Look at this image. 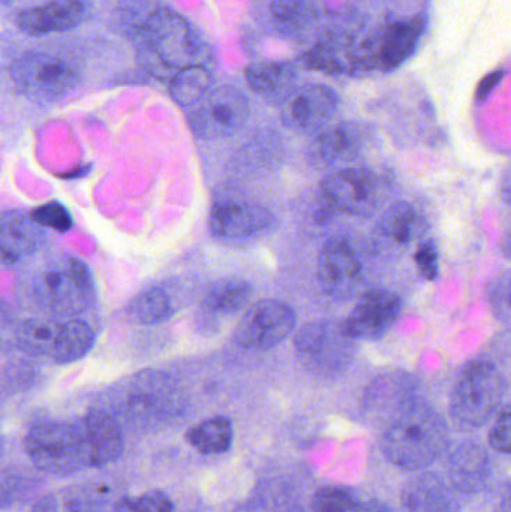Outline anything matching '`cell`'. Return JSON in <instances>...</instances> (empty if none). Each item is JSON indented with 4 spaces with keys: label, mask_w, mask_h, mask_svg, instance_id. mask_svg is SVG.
<instances>
[{
    "label": "cell",
    "mask_w": 511,
    "mask_h": 512,
    "mask_svg": "<svg viewBox=\"0 0 511 512\" xmlns=\"http://www.w3.org/2000/svg\"><path fill=\"white\" fill-rule=\"evenodd\" d=\"M143 68L161 80L189 66L210 62V47L191 21L174 9L158 6L132 35Z\"/></svg>",
    "instance_id": "6da1fadb"
},
{
    "label": "cell",
    "mask_w": 511,
    "mask_h": 512,
    "mask_svg": "<svg viewBox=\"0 0 511 512\" xmlns=\"http://www.w3.org/2000/svg\"><path fill=\"white\" fill-rule=\"evenodd\" d=\"M380 448L392 465L404 471H425L449 448V427L431 405L416 399L386 424Z\"/></svg>",
    "instance_id": "7a4b0ae2"
},
{
    "label": "cell",
    "mask_w": 511,
    "mask_h": 512,
    "mask_svg": "<svg viewBox=\"0 0 511 512\" xmlns=\"http://www.w3.org/2000/svg\"><path fill=\"white\" fill-rule=\"evenodd\" d=\"M38 303L63 318L80 315L95 300V280L87 265L75 256H57L35 279Z\"/></svg>",
    "instance_id": "3957f363"
},
{
    "label": "cell",
    "mask_w": 511,
    "mask_h": 512,
    "mask_svg": "<svg viewBox=\"0 0 511 512\" xmlns=\"http://www.w3.org/2000/svg\"><path fill=\"white\" fill-rule=\"evenodd\" d=\"M185 408L179 382L159 370H143L132 376L119 396V411L138 426H155L177 417Z\"/></svg>",
    "instance_id": "277c9868"
},
{
    "label": "cell",
    "mask_w": 511,
    "mask_h": 512,
    "mask_svg": "<svg viewBox=\"0 0 511 512\" xmlns=\"http://www.w3.org/2000/svg\"><path fill=\"white\" fill-rule=\"evenodd\" d=\"M9 77L15 90L33 104H51L80 84L77 65L47 51H29L11 63Z\"/></svg>",
    "instance_id": "5b68a950"
},
{
    "label": "cell",
    "mask_w": 511,
    "mask_h": 512,
    "mask_svg": "<svg viewBox=\"0 0 511 512\" xmlns=\"http://www.w3.org/2000/svg\"><path fill=\"white\" fill-rule=\"evenodd\" d=\"M506 381L497 367L486 361H471L464 367L450 397L453 421L464 429L485 426L500 409Z\"/></svg>",
    "instance_id": "8992f818"
},
{
    "label": "cell",
    "mask_w": 511,
    "mask_h": 512,
    "mask_svg": "<svg viewBox=\"0 0 511 512\" xmlns=\"http://www.w3.org/2000/svg\"><path fill=\"white\" fill-rule=\"evenodd\" d=\"M24 450L36 469L53 477H69L92 468L77 421L38 424L27 433Z\"/></svg>",
    "instance_id": "52a82bcc"
},
{
    "label": "cell",
    "mask_w": 511,
    "mask_h": 512,
    "mask_svg": "<svg viewBox=\"0 0 511 512\" xmlns=\"http://www.w3.org/2000/svg\"><path fill=\"white\" fill-rule=\"evenodd\" d=\"M188 125L200 140H221L239 132L248 122L249 101L233 86L213 87L188 111Z\"/></svg>",
    "instance_id": "ba28073f"
},
{
    "label": "cell",
    "mask_w": 511,
    "mask_h": 512,
    "mask_svg": "<svg viewBox=\"0 0 511 512\" xmlns=\"http://www.w3.org/2000/svg\"><path fill=\"white\" fill-rule=\"evenodd\" d=\"M354 342L342 322L315 321L300 328L294 346L306 369L318 375H335L353 360Z\"/></svg>",
    "instance_id": "9c48e42d"
},
{
    "label": "cell",
    "mask_w": 511,
    "mask_h": 512,
    "mask_svg": "<svg viewBox=\"0 0 511 512\" xmlns=\"http://www.w3.org/2000/svg\"><path fill=\"white\" fill-rule=\"evenodd\" d=\"M296 328V313L290 304L275 298L257 301L234 331V342L252 351H267L281 345Z\"/></svg>",
    "instance_id": "30bf717a"
},
{
    "label": "cell",
    "mask_w": 511,
    "mask_h": 512,
    "mask_svg": "<svg viewBox=\"0 0 511 512\" xmlns=\"http://www.w3.org/2000/svg\"><path fill=\"white\" fill-rule=\"evenodd\" d=\"M324 201L339 212L369 216L380 204L381 182L365 167H345L329 174L321 183Z\"/></svg>",
    "instance_id": "8fae6325"
},
{
    "label": "cell",
    "mask_w": 511,
    "mask_h": 512,
    "mask_svg": "<svg viewBox=\"0 0 511 512\" xmlns=\"http://www.w3.org/2000/svg\"><path fill=\"white\" fill-rule=\"evenodd\" d=\"M339 108V96L326 84L297 87L281 105L282 123L300 134H320Z\"/></svg>",
    "instance_id": "7c38bea8"
},
{
    "label": "cell",
    "mask_w": 511,
    "mask_h": 512,
    "mask_svg": "<svg viewBox=\"0 0 511 512\" xmlns=\"http://www.w3.org/2000/svg\"><path fill=\"white\" fill-rule=\"evenodd\" d=\"M402 310V300L390 289H371L357 301L345 321V333L354 340H378L393 327Z\"/></svg>",
    "instance_id": "4fadbf2b"
},
{
    "label": "cell",
    "mask_w": 511,
    "mask_h": 512,
    "mask_svg": "<svg viewBox=\"0 0 511 512\" xmlns=\"http://www.w3.org/2000/svg\"><path fill=\"white\" fill-rule=\"evenodd\" d=\"M275 216L266 207L239 201H222L210 213V231L224 242H248L269 233Z\"/></svg>",
    "instance_id": "5bb4252c"
},
{
    "label": "cell",
    "mask_w": 511,
    "mask_h": 512,
    "mask_svg": "<svg viewBox=\"0 0 511 512\" xmlns=\"http://www.w3.org/2000/svg\"><path fill=\"white\" fill-rule=\"evenodd\" d=\"M318 280L333 300L347 301L356 295L362 283V264L347 242L332 240L324 245L318 256Z\"/></svg>",
    "instance_id": "9a60e30c"
},
{
    "label": "cell",
    "mask_w": 511,
    "mask_h": 512,
    "mask_svg": "<svg viewBox=\"0 0 511 512\" xmlns=\"http://www.w3.org/2000/svg\"><path fill=\"white\" fill-rule=\"evenodd\" d=\"M89 15L86 0H51L42 5L21 9L15 24L29 36L69 32L77 29Z\"/></svg>",
    "instance_id": "2e32d148"
},
{
    "label": "cell",
    "mask_w": 511,
    "mask_h": 512,
    "mask_svg": "<svg viewBox=\"0 0 511 512\" xmlns=\"http://www.w3.org/2000/svg\"><path fill=\"white\" fill-rule=\"evenodd\" d=\"M422 230V219L416 209L405 201H398L381 215L372 231V254H402L410 248Z\"/></svg>",
    "instance_id": "e0dca14e"
},
{
    "label": "cell",
    "mask_w": 511,
    "mask_h": 512,
    "mask_svg": "<svg viewBox=\"0 0 511 512\" xmlns=\"http://www.w3.org/2000/svg\"><path fill=\"white\" fill-rule=\"evenodd\" d=\"M401 508L402 512H459L461 504L449 480L420 471L402 487Z\"/></svg>",
    "instance_id": "ac0fdd59"
},
{
    "label": "cell",
    "mask_w": 511,
    "mask_h": 512,
    "mask_svg": "<svg viewBox=\"0 0 511 512\" xmlns=\"http://www.w3.org/2000/svg\"><path fill=\"white\" fill-rule=\"evenodd\" d=\"M446 472L455 490L477 495L491 483L492 459L488 450L477 442H462L450 453Z\"/></svg>",
    "instance_id": "d6986e66"
},
{
    "label": "cell",
    "mask_w": 511,
    "mask_h": 512,
    "mask_svg": "<svg viewBox=\"0 0 511 512\" xmlns=\"http://www.w3.org/2000/svg\"><path fill=\"white\" fill-rule=\"evenodd\" d=\"M303 65L312 71L324 74H359L362 72L360 59V44H356L348 35L342 33H327L315 42L300 57Z\"/></svg>",
    "instance_id": "ffe728a7"
},
{
    "label": "cell",
    "mask_w": 511,
    "mask_h": 512,
    "mask_svg": "<svg viewBox=\"0 0 511 512\" xmlns=\"http://www.w3.org/2000/svg\"><path fill=\"white\" fill-rule=\"evenodd\" d=\"M252 286L243 279H222L207 289L197 315V325L203 331L216 330L236 316L248 304Z\"/></svg>",
    "instance_id": "44dd1931"
},
{
    "label": "cell",
    "mask_w": 511,
    "mask_h": 512,
    "mask_svg": "<svg viewBox=\"0 0 511 512\" xmlns=\"http://www.w3.org/2000/svg\"><path fill=\"white\" fill-rule=\"evenodd\" d=\"M89 451L90 466L102 468L122 457L125 450L119 421L105 411H92L77 421Z\"/></svg>",
    "instance_id": "7402d4cb"
},
{
    "label": "cell",
    "mask_w": 511,
    "mask_h": 512,
    "mask_svg": "<svg viewBox=\"0 0 511 512\" xmlns=\"http://www.w3.org/2000/svg\"><path fill=\"white\" fill-rule=\"evenodd\" d=\"M426 29L423 15L404 18L389 24L378 36L377 47L372 57L377 59L378 68L393 71L404 65L419 47Z\"/></svg>",
    "instance_id": "603a6c76"
},
{
    "label": "cell",
    "mask_w": 511,
    "mask_h": 512,
    "mask_svg": "<svg viewBox=\"0 0 511 512\" xmlns=\"http://www.w3.org/2000/svg\"><path fill=\"white\" fill-rule=\"evenodd\" d=\"M365 135V131L356 123H339L324 129L315 137L309 147V155L321 167L350 164L363 152Z\"/></svg>",
    "instance_id": "cb8c5ba5"
},
{
    "label": "cell",
    "mask_w": 511,
    "mask_h": 512,
    "mask_svg": "<svg viewBox=\"0 0 511 512\" xmlns=\"http://www.w3.org/2000/svg\"><path fill=\"white\" fill-rule=\"evenodd\" d=\"M245 81L264 101L282 105L297 89V69L293 63L279 60L255 62L246 66Z\"/></svg>",
    "instance_id": "d4e9b609"
},
{
    "label": "cell",
    "mask_w": 511,
    "mask_h": 512,
    "mask_svg": "<svg viewBox=\"0 0 511 512\" xmlns=\"http://www.w3.org/2000/svg\"><path fill=\"white\" fill-rule=\"evenodd\" d=\"M2 259L3 264H17L18 261L35 254L45 242L44 228L24 212L8 210L2 216Z\"/></svg>",
    "instance_id": "484cf974"
},
{
    "label": "cell",
    "mask_w": 511,
    "mask_h": 512,
    "mask_svg": "<svg viewBox=\"0 0 511 512\" xmlns=\"http://www.w3.org/2000/svg\"><path fill=\"white\" fill-rule=\"evenodd\" d=\"M416 399L413 381L408 376L389 375L377 379L369 387L365 406L371 414L383 418L387 424Z\"/></svg>",
    "instance_id": "4316f807"
},
{
    "label": "cell",
    "mask_w": 511,
    "mask_h": 512,
    "mask_svg": "<svg viewBox=\"0 0 511 512\" xmlns=\"http://www.w3.org/2000/svg\"><path fill=\"white\" fill-rule=\"evenodd\" d=\"M270 26L284 38H299L315 26L321 18L317 0H270Z\"/></svg>",
    "instance_id": "83f0119b"
},
{
    "label": "cell",
    "mask_w": 511,
    "mask_h": 512,
    "mask_svg": "<svg viewBox=\"0 0 511 512\" xmlns=\"http://www.w3.org/2000/svg\"><path fill=\"white\" fill-rule=\"evenodd\" d=\"M108 490L101 487L75 486L45 496L33 512H104Z\"/></svg>",
    "instance_id": "f1b7e54d"
},
{
    "label": "cell",
    "mask_w": 511,
    "mask_h": 512,
    "mask_svg": "<svg viewBox=\"0 0 511 512\" xmlns=\"http://www.w3.org/2000/svg\"><path fill=\"white\" fill-rule=\"evenodd\" d=\"M177 312L174 295L168 286H152L140 292L129 306V316L140 325H158Z\"/></svg>",
    "instance_id": "f546056e"
},
{
    "label": "cell",
    "mask_w": 511,
    "mask_h": 512,
    "mask_svg": "<svg viewBox=\"0 0 511 512\" xmlns=\"http://www.w3.org/2000/svg\"><path fill=\"white\" fill-rule=\"evenodd\" d=\"M63 322L56 318H33L21 322L17 330V345L21 351L36 357H51Z\"/></svg>",
    "instance_id": "4dcf8cb0"
},
{
    "label": "cell",
    "mask_w": 511,
    "mask_h": 512,
    "mask_svg": "<svg viewBox=\"0 0 511 512\" xmlns=\"http://www.w3.org/2000/svg\"><path fill=\"white\" fill-rule=\"evenodd\" d=\"M213 89V75L204 65L189 66L168 81V92L179 107L191 108Z\"/></svg>",
    "instance_id": "1f68e13d"
},
{
    "label": "cell",
    "mask_w": 511,
    "mask_h": 512,
    "mask_svg": "<svg viewBox=\"0 0 511 512\" xmlns=\"http://www.w3.org/2000/svg\"><path fill=\"white\" fill-rule=\"evenodd\" d=\"M233 436L234 430L230 418L219 415L192 427L186 439L198 453L213 456V454H222L230 450Z\"/></svg>",
    "instance_id": "d6a6232c"
},
{
    "label": "cell",
    "mask_w": 511,
    "mask_h": 512,
    "mask_svg": "<svg viewBox=\"0 0 511 512\" xmlns=\"http://www.w3.org/2000/svg\"><path fill=\"white\" fill-rule=\"evenodd\" d=\"M93 343L95 334L90 325L81 319H69L63 322L56 348L50 358L59 364L74 363L87 355L93 348Z\"/></svg>",
    "instance_id": "836d02e7"
},
{
    "label": "cell",
    "mask_w": 511,
    "mask_h": 512,
    "mask_svg": "<svg viewBox=\"0 0 511 512\" xmlns=\"http://www.w3.org/2000/svg\"><path fill=\"white\" fill-rule=\"evenodd\" d=\"M359 499L344 487H323L312 498V512H359Z\"/></svg>",
    "instance_id": "e575fe53"
},
{
    "label": "cell",
    "mask_w": 511,
    "mask_h": 512,
    "mask_svg": "<svg viewBox=\"0 0 511 512\" xmlns=\"http://www.w3.org/2000/svg\"><path fill=\"white\" fill-rule=\"evenodd\" d=\"M119 512H174V504L168 495L159 490L144 493L137 498H125L119 501Z\"/></svg>",
    "instance_id": "d590c367"
},
{
    "label": "cell",
    "mask_w": 511,
    "mask_h": 512,
    "mask_svg": "<svg viewBox=\"0 0 511 512\" xmlns=\"http://www.w3.org/2000/svg\"><path fill=\"white\" fill-rule=\"evenodd\" d=\"M33 219L41 225L42 228H50L57 233H66L71 230L72 218L68 210L56 201L44 204L30 213Z\"/></svg>",
    "instance_id": "8d00e7d4"
},
{
    "label": "cell",
    "mask_w": 511,
    "mask_h": 512,
    "mask_svg": "<svg viewBox=\"0 0 511 512\" xmlns=\"http://www.w3.org/2000/svg\"><path fill=\"white\" fill-rule=\"evenodd\" d=\"M489 444L497 453L511 454V405L504 408L492 424Z\"/></svg>",
    "instance_id": "74e56055"
},
{
    "label": "cell",
    "mask_w": 511,
    "mask_h": 512,
    "mask_svg": "<svg viewBox=\"0 0 511 512\" xmlns=\"http://www.w3.org/2000/svg\"><path fill=\"white\" fill-rule=\"evenodd\" d=\"M417 268L426 280H435L440 274V254L434 240H426L414 255Z\"/></svg>",
    "instance_id": "f35d334b"
},
{
    "label": "cell",
    "mask_w": 511,
    "mask_h": 512,
    "mask_svg": "<svg viewBox=\"0 0 511 512\" xmlns=\"http://www.w3.org/2000/svg\"><path fill=\"white\" fill-rule=\"evenodd\" d=\"M503 78L504 71H497L489 74L488 77L479 84V89H477V101H482L486 96L491 95L492 90L501 83Z\"/></svg>",
    "instance_id": "ab89813d"
},
{
    "label": "cell",
    "mask_w": 511,
    "mask_h": 512,
    "mask_svg": "<svg viewBox=\"0 0 511 512\" xmlns=\"http://www.w3.org/2000/svg\"><path fill=\"white\" fill-rule=\"evenodd\" d=\"M359 512H395L389 505L384 504L383 501L372 499V501L365 502L360 505Z\"/></svg>",
    "instance_id": "60d3db41"
},
{
    "label": "cell",
    "mask_w": 511,
    "mask_h": 512,
    "mask_svg": "<svg viewBox=\"0 0 511 512\" xmlns=\"http://www.w3.org/2000/svg\"><path fill=\"white\" fill-rule=\"evenodd\" d=\"M506 505H507V512H511V484H510L509 492H507Z\"/></svg>",
    "instance_id": "b9f144b4"
},
{
    "label": "cell",
    "mask_w": 511,
    "mask_h": 512,
    "mask_svg": "<svg viewBox=\"0 0 511 512\" xmlns=\"http://www.w3.org/2000/svg\"><path fill=\"white\" fill-rule=\"evenodd\" d=\"M509 306H510V309H511V283H510V286H509Z\"/></svg>",
    "instance_id": "7bdbcfd3"
},
{
    "label": "cell",
    "mask_w": 511,
    "mask_h": 512,
    "mask_svg": "<svg viewBox=\"0 0 511 512\" xmlns=\"http://www.w3.org/2000/svg\"><path fill=\"white\" fill-rule=\"evenodd\" d=\"M507 246H509V249H510V254H511V233H510V240H509V245H507Z\"/></svg>",
    "instance_id": "ee69618b"
},
{
    "label": "cell",
    "mask_w": 511,
    "mask_h": 512,
    "mask_svg": "<svg viewBox=\"0 0 511 512\" xmlns=\"http://www.w3.org/2000/svg\"><path fill=\"white\" fill-rule=\"evenodd\" d=\"M11 2V0H3V3Z\"/></svg>",
    "instance_id": "f6af8a7d"
},
{
    "label": "cell",
    "mask_w": 511,
    "mask_h": 512,
    "mask_svg": "<svg viewBox=\"0 0 511 512\" xmlns=\"http://www.w3.org/2000/svg\"><path fill=\"white\" fill-rule=\"evenodd\" d=\"M114 512H119V511H114Z\"/></svg>",
    "instance_id": "bcb514c9"
}]
</instances>
